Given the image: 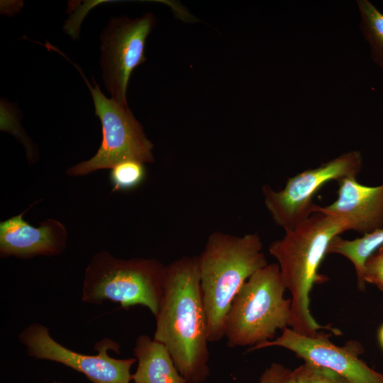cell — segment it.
I'll list each match as a JSON object with an SVG mask.
<instances>
[{
    "label": "cell",
    "instance_id": "6",
    "mask_svg": "<svg viewBox=\"0 0 383 383\" xmlns=\"http://www.w3.org/2000/svg\"><path fill=\"white\" fill-rule=\"evenodd\" d=\"M79 70L90 91L95 115L101 121L102 141L96 153L89 160L70 167L66 174L79 177L104 169H111L123 161L134 160L142 163L154 162L153 144L145 135L143 128L128 106L104 95L96 82H88Z\"/></svg>",
    "mask_w": 383,
    "mask_h": 383
},
{
    "label": "cell",
    "instance_id": "21",
    "mask_svg": "<svg viewBox=\"0 0 383 383\" xmlns=\"http://www.w3.org/2000/svg\"><path fill=\"white\" fill-rule=\"evenodd\" d=\"M53 383H57V382L55 381V382H53Z\"/></svg>",
    "mask_w": 383,
    "mask_h": 383
},
{
    "label": "cell",
    "instance_id": "11",
    "mask_svg": "<svg viewBox=\"0 0 383 383\" xmlns=\"http://www.w3.org/2000/svg\"><path fill=\"white\" fill-rule=\"evenodd\" d=\"M23 213L0 223L1 257L28 259L38 255H57L65 250L67 231L62 222L48 218L35 227L23 219Z\"/></svg>",
    "mask_w": 383,
    "mask_h": 383
},
{
    "label": "cell",
    "instance_id": "7",
    "mask_svg": "<svg viewBox=\"0 0 383 383\" xmlns=\"http://www.w3.org/2000/svg\"><path fill=\"white\" fill-rule=\"evenodd\" d=\"M362 167L360 151L352 150L317 167L308 169L289 178L279 191L264 185V203L273 221L285 231L295 228L313 213L316 194L330 181L357 177Z\"/></svg>",
    "mask_w": 383,
    "mask_h": 383
},
{
    "label": "cell",
    "instance_id": "8",
    "mask_svg": "<svg viewBox=\"0 0 383 383\" xmlns=\"http://www.w3.org/2000/svg\"><path fill=\"white\" fill-rule=\"evenodd\" d=\"M155 19L149 13L135 18H112L102 31L100 67L104 84L111 98L128 106L126 91L133 70L146 60L145 46Z\"/></svg>",
    "mask_w": 383,
    "mask_h": 383
},
{
    "label": "cell",
    "instance_id": "20",
    "mask_svg": "<svg viewBox=\"0 0 383 383\" xmlns=\"http://www.w3.org/2000/svg\"><path fill=\"white\" fill-rule=\"evenodd\" d=\"M57 383H64V382H57Z\"/></svg>",
    "mask_w": 383,
    "mask_h": 383
},
{
    "label": "cell",
    "instance_id": "10",
    "mask_svg": "<svg viewBox=\"0 0 383 383\" xmlns=\"http://www.w3.org/2000/svg\"><path fill=\"white\" fill-rule=\"evenodd\" d=\"M328 337L322 333L315 337L303 335L287 327L276 339L250 347L247 352L282 347L293 352L304 362L333 371L349 383H383V373L372 369L360 359L363 348L359 343L350 341L348 345L340 347Z\"/></svg>",
    "mask_w": 383,
    "mask_h": 383
},
{
    "label": "cell",
    "instance_id": "4",
    "mask_svg": "<svg viewBox=\"0 0 383 383\" xmlns=\"http://www.w3.org/2000/svg\"><path fill=\"white\" fill-rule=\"evenodd\" d=\"M277 263L255 272L242 286L228 310L224 330L228 348L271 340L278 329L288 327L292 301Z\"/></svg>",
    "mask_w": 383,
    "mask_h": 383
},
{
    "label": "cell",
    "instance_id": "13",
    "mask_svg": "<svg viewBox=\"0 0 383 383\" xmlns=\"http://www.w3.org/2000/svg\"><path fill=\"white\" fill-rule=\"evenodd\" d=\"M133 355L138 362L132 374L135 383H187L165 346L148 335L137 338Z\"/></svg>",
    "mask_w": 383,
    "mask_h": 383
},
{
    "label": "cell",
    "instance_id": "3",
    "mask_svg": "<svg viewBox=\"0 0 383 383\" xmlns=\"http://www.w3.org/2000/svg\"><path fill=\"white\" fill-rule=\"evenodd\" d=\"M256 233L243 236L213 232L198 255L200 287L204 305L209 342L224 337L231 305L244 283L268 265Z\"/></svg>",
    "mask_w": 383,
    "mask_h": 383
},
{
    "label": "cell",
    "instance_id": "5",
    "mask_svg": "<svg viewBox=\"0 0 383 383\" xmlns=\"http://www.w3.org/2000/svg\"><path fill=\"white\" fill-rule=\"evenodd\" d=\"M166 266L156 259H120L107 251L94 254L82 284V301L118 302L128 309L146 306L155 316L163 295Z\"/></svg>",
    "mask_w": 383,
    "mask_h": 383
},
{
    "label": "cell",
    "instance_id": "9",
    "mask_svg": "<svg viewBox=\"0 0 383 383\" xmlns=\"http://www.w3.org/2000/svg\"><path fill=\"white\" fill-rule=\"evenodd\" d=\"M18 338L30 357L62 364L82 373L92 383H129L132 379L131 368L137 362L135 357H111L108 350L118 351L119 345L110 339L96 344L98 353L95 355L70 350L52 338L48 328L38 323L25 328Z\"/></svg>",
    "mask_w": 383,
    "mask_h": 383
},
{
    "label": "cell",
    "instance_id": "16",
    "mask_svg": "<svg viewBox=\"0 0 383 383\" xmlns=\"http://www.w3.org/2000/svg\"><path fill=\"white\" fill-rule=\"evenodd\" d=\"M296 383H349L333 371L304 362L294 370Z\"/></svg>",
    "mask_w": 383,
    "mask_h": 383
},
{
    "label": "cell",
    "instance_id": "18",
    "mask_svg": "<svg viewBox=\"0 0 383 383\" xmlns=\"http://www.w3.org/2000/svg\"><path fill=\"white\" fill-rule=\"evenodd\" d=\"M257 383H296L294 370L272 362L262 373Z\"/></svg>",
    "mask_w": 383,
    "mask_h": 383
},
{
    "label": "cell",
    "instance_id": "12",
    "mask_svg": "<svg viewBox=\"0 0 383 383\" xmlns=\"http://www.w3.org/2000/svg\"><path fill=\"white\" fill-rule=\"evenodd\" d=\"M338 197L327 206L316 205L321 211L348 221L350 230L365 235L383 228V184L370 187L360 184L357 177L339 181Z\"/></svg>",
    "mask_w": 383,
    "mask_h": 383
},
{
    "label": "cell",
    "instance_id": "15",
    "mask_svg": "<svg viewBox=\"0 0 383 383\" xmlns=\"http://www.w3.org/2000/svg\"><path fill=\"white\" fill-rule=\"evenodd\" d=\"M143 165L141 162L128 160L113 167L110 174L113 190H126L138 186L145 177Z\"/></svg>",
    "mask_w": 383,
    "mask_h": 383
},
{
    "label": "cell",
    "instance_id": "2",
    "mask_svg": "<svg viewBox=\"0 0 383 383\" xmlns=\"http://www.w3.org/2000/svg\"><path fill=\"white\" fill-rule=\"evenodd\" d=\"M349 230L345 219L315 211L270 245L269 252L277 260L283 282L292 296L288 327L296 333L315 337L326 328L311 313L309 294L315 284L328 279L318 273V268L331 241Z\"/></svg>",
    "mask_w": 383,
    "mask_h": 383
},
{
    "label": "cell",
    "instance_id": "14",
    "mask_svg": "<svg viewBox=\"0 0 383 383\" xmlns=\"http://www.w3.org/2000/svg\"><path fill=\"white\" fill-rule=\"evenodd\" d=\"M360 28L370 48L373 62L383 70V13L370 1L357 0Z\"/></svg>",
    "mask_w": 383,
    "mask_h": 383
},
{
    "label": "cell",
    "instance_id": "17",
    "mask_svg": "<svg viewBox=\"0 0 383 383\" xmlns=\"http://www.w3.org/2000/svg\"><path fill=\"white\" fill-rule=\"evenodd\" d=\"M363 280L365 284H374L379 290L383 291V245L365 261Z\"/></svg>",
    "mask_w": 383,
    "mask_h": 383
},
{
    "label": "cell",
    "instance_id": "19",
    "mask_svg": "<svg viewBox=\"0 0 383 383\" xmlns=\"http://www.w3.org/2000/svg\"><path fill=\"white\" fill-rule=\"evenodd\" d=\"M378 337L381 347L383 349V325L379 328Z\"/></svg>",
    "mask_w": 383,
    "mask_h": 383
},
{
    "label": "cell",
    "instance_id": "1",
    "mask_svg": "<svg viewBox=\"0 0 383 383\" xmlns=\"http://www.w3.org/2000/svg\"><path fill=\"white\" fill-rule=\"evenodd\" d=\"M155 319L153 339L165 346L187 383L206 380L210 355L198 256H183L166 266Z\"/></svg>",
    "mask_w": 383,
    "mask_h": 383
}]
</instances>
